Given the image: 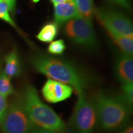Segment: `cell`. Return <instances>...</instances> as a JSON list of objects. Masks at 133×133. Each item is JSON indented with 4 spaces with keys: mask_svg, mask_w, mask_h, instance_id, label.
<instances>
[{
    "mask_svg": "<svg viewBox=\"0 0 133 133\" xmlns=\"http://www.w3.org/2000/svg\"><path fill=\"white\" fill-rule=\"evenodd\" d=\"M30 64L36 71L49 79L70 85L77 94L85 91L90 83L87 75L67 60L36 54L30 57Z\"/></svg>",
    "mask_w": 133,
    "mask_h": 133,
    "instance_id": "obj_1",
    "label": "cell"
},
{
    "mask_svg": "<svg viewBox=\"0 0 133 133\" xmlns=\"http://www.w3.org/2000/svg\"><path fill=\"white\" fill-rule=\"evenodd\" d=\"M92 99L97 111L98 126L102 130L118 131L128 124L132 107L120 94L99 91Z\"/></svg>",
    "mask_w": 133,
    "mask_h": 133,
    "instance_id": "obj_2",
    "label": "cell"
},
{
    "mask_svg": "<svg viewBox=\"0 0 133 133\" xmlns=\"http://www.w3.org/2000/svg\"><path fill=\"white\" fill-rule=\"evenodd\" d=\"M22 98L26 112L35 126L57 133L66 132L67 128L64 121L41 101L34 86H26Z\"/></svg>",
    "mask_w": 133,
    "mask_h": 133,
    "instance_id": "obj_3",
    "label": "cell"
},
{
    "mask_svg": "<svg viewBox=\"0 0 133 133\" xmlns=\"http://www.w3.org/2000/svg\"><path fill=\"white\" fill-rule=\"evenodd\" d=\"M77 94V101L70 120V126L75 133H94L98 126L94 101L88 97L86 91Z\"/></svg>",
    "mask_w": 133,
    "mask_h": 133,
    "instance_id": "obj_4",
    "label": "cell"
},
{
    "mask_svg": "<svg viewBox=\"0 0 133 133\" xmlns=\"http://www.w3.org/2000/svg\"><path fill=\"white\" fill-rule=\"evenodd\" d=\"M1 129L3 133H30L34 127L26 112L23 98H16L8 107Z\"/></svg>",
    "mask_w": 133,
    "mask_h": 133,
    "instance_id": "obj_5",
    "label": "cell"
},
{
    "mask_svg": "<svg viewBox=\"0 0 133 133\" xmlns=\"http://www.w3.org/2000/svg\"><path fill=\"white\" fill-rule=\"evenodd\" d=\"M66 35L77 45L89 50H95L97 40L92 22L82 17L67 21L65 27Z\"/></svg>",
    "mask_w": 133,
    "mask_h": 133,
    "instance_id": "obj_6",
    "label": "cell"
},
{
    "mask_svg": "<svg viewBox=\"0 0 133 133\" xmlns=\"http://www.w3.org/2000/svg\"><path fill=\"white\" fill-rule=\"evenodd\" d=\"M96 14L106 30L132 37V23L123 13L110 8H100L96 11Z\"/></svg>",
    "mask_w": 133,
    "mask_h": 133,
    "instance_id": "obj_7",
    "label": "cell"
},
{
    "mask_svg": "<svg viewBox=\"0 0 133 133\" xmlns=\"http://www.w3.org/2000/svg\"><path fill=\"white\" fill-rule=\"evenodd\" d=\"M74 91L73 88L70 85L48 79L43 86L41 92L47 102L56 104L69 99Z\"/></svg>",
    "mask_w": 133,
    "mask_h": 133,
    "instance_id": "obj_8",
    "label": "cell"
},
{
    "mask_svg": "<svg viewBox=\"0 0 133 133\" xmlns=\"http://www.w3.org/2000/svg\"><path fill=\"white\" fill-rule=\"evenodd\" d=\"M114 73L121 84L133 83L132 56L122 52L118 55L114 64Z\"/></svg>",
    "mask_w": 133,
    "mask_h": 133,
    "instance_id": "obj_9",
    "label": "cell"
},
{
    "mask_svg": "<svg viewBox=\"0 0 133 133\" xmlns=\"http://www.w3.org/2000/svg\"><path fill=\"white\" fill-rule=\"evenodd\" d=\"M54 20L57 24H63L80 16L76 8L75 0L69 2L57 3L54 4Z\"/></svg>",
    "mask_w": 133,
    "mask_h": 133,
    "instance_id": "obj_10",
    "label": "cell"
},
{
    "mask_svg": "<svg viewBox=\"0 0 133 133\" xmlns=\"http://www.w3.org/2000/svg\"><path fill=\"white\" fill-rule=\"evenodd\" d=\"M3 71L10 78L18 76L21 74V64L16 48H14L6 57Z\"/></svg>",
    "mask_w": 133,
    "mask_h": 133,
    "instance_id": "obj_11",
    "label": "cell"
},
{
    "mask_svg": "<svg viewBox=\"0 0 133 133\" xmlns=\"http://www.w3.org/2000/svg\"><path fill=\"white\" fill-rule=\"evenodd\" d=\"M109 35L114 43L121 50L123 54L132 56L133 54V39L132 37L123 35L114 31L107 30Z\"/></svg>",
    "mask_w": 133,
    "mask_h": 133,
    "instance_id": "obj_12",
    "label": "cell"
},
{
    "mask_svg": "<svg viewBox=\"0 0 133 133\" xmlns=\"http://www.w3.org/2000/svg\"><path fill=\"white\" fill-rule=\"evenodd\" d=\"M57 24L56 22L48 23L41 29L36 38L42 42H51L57 36Z\"/></svg>",
    "mask_w": 133,
    "mask_h": 133,
    "instance_id": "obj_13",
    "label": "cell"
},
{
    "mask_svg": "<svg viewBox=\"0 0 133 133\" xmlns=\"http://www.w3.org/2000/svg\"><path fill=\"white\" fill-rule=\"evenodd\" d=\"M75 2L79 16L91 21L94 12L92 0H75Z\"/></svg>",
    "mask_w": 133,
    "mask_h": 133,
    "instance_id": "obj_14",
    "label": "cell"
},
{
    "mask_svg": "<svg viewBox=\"0 0 133 133\" xmlns=\"http://www.w3.org/2000/svg\"><path fill=\"white\" fill-rule=\"evenodd\" d=\"M14 93V88L11 83V79L4 72L0 71V94L7 98Z\"/></svg>",
    "mask_w": 133,
    "mask_h": 133,
    "instance_id": "obj_15",
    "label": "cell"
},
{
    "mask_svg": "<svg viewBox=\"0 0 133 133\" xmlns=\"http://www.w3.org/2000/svg\"><path fill=\"white\" fill-rule=\"evenodd\" d=\"M120 95L126 102L132 107L133 105V83H127L121 84Z\"/></svg>",
    "mask_w": 133,
    "mask_h": 133,
    "instance_id": "obj_16",
    "label": "cell"
},
{
    "mask_svg": "<svg viewBox=\"0 0 133 133\" xmlns=\"http://www.w3.org/2000/svg\"><path fill=\"white\" fill-rule=\"evenodd\" d=\"M9 12L10 11L7 4L3 0H0V19L3 20V21H5L6 22L8 23V24L11 25V26L15 28L16 30L19 31L16 24H15L14 21H13L11 16H10Z\"/></svg>",
    "mask_w": 133,
    "mask_h": 133,
    "instance_id": "obj_17",
    "label": "cell"
},
{
    "mask_svg": "<svg viewBox=\"0 0 133 133\" xmlns=\"http://www.w3.org/2000/svg\"><path fill=\"white\" fill-rule=\"evenodd\" d=\"M66 49V45L62 39L52 41L48 46V51L51 54L61 55Z\"/></svg>",
    "mask_w": 133,
    "mask_h": 133,
    "instance_id": "obj_18",
    "label": "cell"
},
{
    "mask_svg": "<svg viewBox=\"0 0 133 133\" xmlns=\"http://www.w3.org/2000/svg\"><path fill=\"white\" fill-rule=\"evenodd\" d=\"M8 104L6 98L0 94V125L4 119L6 111H7Z\"/></svg>",
    "mask_w": 133,
    "mask_h": 133,
    "instance_id": "obj_19",
    "label": "cell"
},
{
    "mask_svg": "<svg viewBox=\"0 0 133 133\" xmlns=\"http://www.w3.org/2000/svg\"><path fill=\"white\" fill-rule=\"evenodd\" d=\"M115 3L118 4L119 6H121V7L125 8L126 9L130 10V5L128 0H112Z\"/></svg>",
    "mask_w": 133,
    "mask_h": 133,
    "instance_id": "obj_20",
    "label": "cell"
},
{
    "mask_svg": "<svg viewBox=\"0 0 133 133\" xmlns=\"http://www.w3.org/2000/svg\"><path fill=\"white\" fill-rule=\"evenodd\" d=\"M6 3L11 12H14L16 9V5L17 0H3Z\"/></svg>",
    "mask_w": 133,
    "mask_h": 133,
    "instance_id": "obj_21",
    "label": "cell"
},
{
    "mask_svg": "<svg viewBox=\"0 0 133 133\" xmlns=\"http://www.w3.org/2000/svg\"><path fill=\"white\" fill-rule=\"evenodd\" d=\"M30 133H57L54 131L47 130V129H44L41 128L37 127V126H35L33 128L32 130H31Z\"/></svg>",
    "mask_w": 133,
    "mask_h": 133,
    "instance_id": "obj_22",
    "label": "cell"
},
{
    "mask_svg": "<svg viewBox=\"0 0 133 133\" xmlns=\"http://www.w3.org/2000/svg\"><path fill=\"white\" fill-rule=\"evenodd\" d=\"M118 133H133L132 124H128L123 128L119 129Z\"/></svg>",
    "mask_w": 133,
    "mask_h": 133,
    "instance_id": "obj_23",
    "label": "cell"
},
{
    "mask_svg": "<svg viewBox=\"0 0 133 133\" xmlns=\"http://www.w3.org/2000/svg\"><path fill=\"white\" fill-rule=\"evenodd\" d=\"M51 2L53 3V4H57V3H62L65 2H69V1H71L73 0H51Z\"/></svg>",
    "mask_w": 133,
    "mask_h": 133,
    "instance_id": "obj_24",
    "label": "cell"
},
{
    "mask_svg": "<svg viewBox=\"0 0 133 133\" xmlns=\"http://www.w3.org/2000/svg\"><path fill=\"white\" fill-rule=\"evenodd\" d=\"M32 1H33L34 3H36V2H38V1H39V0H32Z\"/></svg>",
    "mask_w": 133,
    "mask_h": 133,
    "instance_id": "obj_25",
    "label": "cell"
}]
</instances>
